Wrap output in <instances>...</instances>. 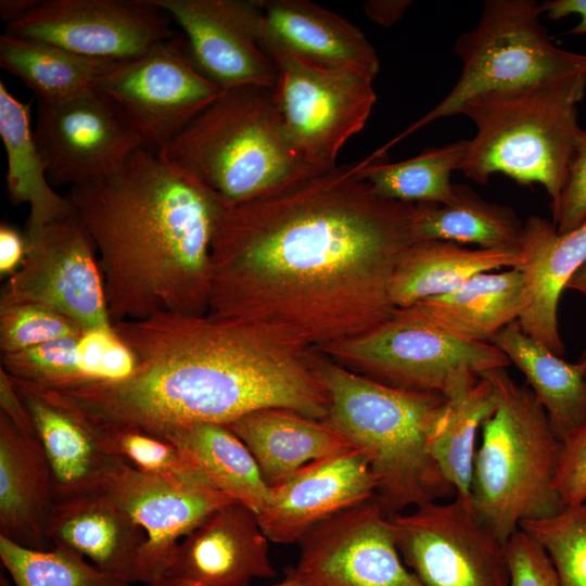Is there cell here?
Wrapping results in <instances>:
<instances>
[{
    "instance_id": "obj_1",
    "label": "cell",
    "mask_w": 586,
    "mask_h": 586,
    "mask_svg": "<svg viewBox=\"0 0 586 586\" xmlns=\"http://www.w3.org/2000/svg\"><path fill=\"white\" fill-rule=\"evenodd\" d=\"M417 203L380 196L356 165L228 205L211 244L206 315L251 323L304 351L374 329L417 241Z\"/></svg>"
},
{
    "instance_id": "obj_2",
    "label": "cell",
    "mask_w": 586,
    "mask_h": 586,
    "mask_svg": "<svg viewBox=\"0 0 586 586\" xmlns=\"http://www.w3.org/2000/svg\"><path fill=\"white\" fill-rule=\"evenodd\" d=\"M113 329L136 357L132 377L56 390L93 419L155 431L228 424L266 408L322 421L328 415L329 397L307 351L245 321L156 314Z\"/></svg>"
},
{
    "instance_id": "obj_3",
    "label": "cell",
    "mask_w": 586,
    "mask_h": 586,
    "mask_svg": "<svg viewBox=\"0 0 586 586\" xmlns=\"http://www.w3.org/2000/svg\"><path fill=\"white\" fill-rule=\"evenodd\" d=\"M98 251L110 318L206 315L211 244L225 202L144 148L66 194Z\"/></svg>"
},
{
    "instance_id": "obj_4",
    "label": "cell",
    "mask_w": 586,
    "mask_h": 586,
    "mask_svg": "<svg viewBox=\"0 0 586 586\" xmlns=\"http://www.w3.org/2000/svg\"><path fill=\"white\" fill-rule=\"evenodd\" d=\"M311 365L329 397L323 421L366 457L388 517L456 496L428 450L444 395L392 387L316 357Z\"/></svg>"
},
{
    "instance_id": "obj_5",
    "label": "cell",
    "mask_w": 586,
    "mask_h": 586,
    "mask_svg": "<svg viewBox=\"0 0 586 586\" xmlns=\"http://www.w3.org/2000/svg\"><path fill=\"white\" fill-rule=\"evenodd\" d=\"M586 75L575 74L494 91L468 101L459 114L475 125L463 175L486 183L504 174L519 184H540L557 206L579 130L577 105Z\"/></svg>"
},
{
    "instance_id": "obj_6",
    "label": "cell",
    "mask_w": 586,
    "mask_h": 586,
    "mask_svg": "<svg viewBox=\"0 0 586 586\" xmlns=\"http://www.w3.org/2000/svg\"><path fill=\"white\" fill-rule=\"evenodd\" d=\"M160 155L232 205L280 191L319 171L291 145L273 89L222 90Z\"/></svg>"
},
{
    "instance_id": "obj_7",
    "label": "cell",
    "mask_w": 586,
    "mask_h": 586,
    "mask_svg": "<svg viewBox=\"0 0 586 586\" xmlns=\"http://www.w3.org/2000/svg\"><path fill=\"white\" fill-rule=\"evenodd\" d=\"M498 405L481 426L471 484V508L499 539L507 542L528 520L563 509L555 486L563 443L532 390L506 368L486 371Z\"/></svg>"
},
{
    "instance_id": "obj_8",
    "label": "cell",
    "mask_w": 586,
    "mask_h": 586,
    "mask_svg": "<svg viewBox=\"0 0 586 586\" xmlns=\"http://www.w3.org/2000/svg\"><path fill=\"white\" fill-rule=\"evenodd\" d=\"M543 11L535 0H486L475 28L455 43L460 76L446 97L370 155L383 156L403 139L429 124L458 115L471 99L559 78L586 75V54L556 46L540 22Z\"/></svg>"
},
{
    "instance_id": "obj_9",
    "label": "cell",
    "mask_w": 586,
    "mask_h": 586,
    "mask_svg": "<svg viewBox=\"0 0 586 586\" xmlns=\"http://www.w3.org/2000/svg\"><path fill=\"white\" fill-rule=\"evenodd\" d=\"M322 349L385 385L445 397L472 386L486 371L511 365L494 344L450 336L411 307L396 308L374 329Z\"/></svg>"
},
{
    "instance_id": "obj_10",
    "label": "cell",
    "mask_w": 586,
    "mask_h": 586,
    "mask_svg": "<svg viewBox=\"0 0 586 586\" xmlns=\"http://www.w3.org/2000/svg\"><path fill=\"white\" fill-rule=\"evenodd\" d=\"M278 71L273 88L285 135L310 166H336L340 151L361 131L377 101L373 78L329 68L273 44H263Z\"/></svg>"
},
{
    "instance_id": "obj_11",
    "label": "cell",
    "mask_w": 586,
    "mask_h": 586,
    "mask_svg": "<svg viewBox=\"0 0 586 586\" xmlns=\"http://www.w3.org/2000/svg\"><path fill=\"white\" fill-rule=\"evenodd\" d=\"M95 90L126 117L143 148L157 154L222 92L198 68L186 38L177 34L118 62Z\"/></svg>"
},
{
    "instance_id": "obj_12",
    "label": "cell",
    "mask_w": 586,
    "mask_h": 586,
    "mask_svg": "<svg viewBox=\"0 0 586 586\" xmlns=\"http://www.w3.org/2000/svg\"><path fill=\"white\" fill-rule=\"evenodd\" d=\"M390 518L399 555L424 586H509L506 542L456 497Z\"/></svg>"
},
{
    "instance_id": "obj_13",
    "label": "cell",
    "mask_w": 586,
    "mask_h": 586,
    "mask_svg": "<svg viewBox=\"0 0 586 586\" xmlns=\"http://www.w3.org/2000/svg\"><path fill=\"white\" fill-rule=\"evenodd\" d=\"M24 235L25 256L1 291L0 307L36 304L85 331L113 328L97 250L75 212Z\"/></svg>"
},
{
    "instance_id": "obj_14",
    "label": "cell",
    "mask_w": 586,
    "mask_h": 586,
    "mask_svg": "<svg viewBox=\"0 0 586 586\" xmlns=\"http://www.w3.org/2000/svg\"><path fill=\"white\" fill-rule=\"evenodd\" d=\"M285 574L302 586H424L404 563L388 515L373 498L320 523Z\"/></svg>"
},
{
    "instance_id": "obj_15",
    "label": "cell",
    "mask_w": 586,
    "mask_h": 586,
    "mask_svg": "<svg viewBox=\"0 0 586 586\" xmlns=\"http://www.w3.org/2000/svg\"><path fill=\"white\" fill-rule=\"evenodd\" d=\"M170 18L153 0H47L5 33L125 62L174 37Z\"/></svg>"
},
{
    "instance_id": "obj_16",
    "label": "cell",
    "mask_w": 586,
    "mask_h": 586,
    "mask_svg": "<svg viewBox=\"0 0 586 586\" xmlns=\"http://www.w3.org/2000/svg\"><path fill=\"white\" fill-rule=\"evenodd\" d=\"M34 137L56 186L105 178L143 148L126 117L95 89L64 102H38Z\"/></svg>"
},
{
    "instance_id": "obj_17",
    "label": "cell",
    "mask_w": 586,
    "mask_h": 586,
    "mask_svg": "<svg viewBox=\"0 0 586 586\" xmlns=\"http://www.w3.org/2000/svg\"><path fill=\"white\" fill-rule=\"evenodd\" d=\"M184 34L198 68L222 90L273 89L278 71L259 39L257 0H153Z\"/></svg>"
},
{
    "instance_id": "obj_18",
    "label": "cell",
    "mask_w": 586,
    "mask_h": 586,
    "mask_svg": "<svg viewBox=\"0 0 586 586\" xmlns=\"http://www.w3.org/2000/svg\"><path fill=\"white\" fill-rule=\"evenodd\" d=\"M101 492L145 533L139 563L143 584L164 576L177 544L214 510L234 501L207 483L142 473L118 459Z\"/></svg>"
},
{
    "instance_id": "obj_19",
    "label": "cell",
    "mask_w": 586,
    "mask_h": 586,
    "mask_svg": "<svg viewBox=\"0 0 586 586\" xmlns=\"http://www.w3.org/2000/svg\"><path fill=\"white\" fill-rule=\"evenodd\" d=\"M375 498V480L356 448L315 460L277 486L259 513L270 542L298 543L328 519Z\"/></svg>"
},
{
    "instance_id": "obj_20",
    "label": "cell",
    "mask_w": 586,
    "mask_h": 586,
    "mask_svg": "<svg viewBox=\"0 0 586 586\" xmlns=\"http://www.w3.org/2000/svg\"><path fill=\"white\" fill-rule=\"evenodd\" d=\"M257 513L238 501L220 506L175 547L164 575L202 586H250L277 575Z\"/></svg>"
},
{
    "instance_id": "obj_21",
    "label": "cell",
    "mask_w": 586,
    "mask_h": 586,
    "mask_svg": "<svg viewBox=\"0 0 586 586\" xmlns=\"http://www.w3.org/2000/svg\"><path fill=\"white\" fill-rule=\"evenodd\" d=\"M10 379L50 461L56 501L100 492L105 474L117 459L103 449L93 421L65 394Z\"/></svg>"
},
{
    "instance_id": "obj_22",
    "label": "cell",
    "mask_w": 586,
    "mask_h": 586,
    "mask_svg": "<svg viewBox=\"0 0 586 586\" xmlns=\"http://www.w3.org/2000/svg\"><path fill=\"white\" fill-rule=\"evenodd\" d=\"M521 264L526 288V307L518 320L531 337L562 356L558 305L573 276L586 263V220L558 233L552 220L531 215L523 222Z\"/></svg>"
},
{
    "instance_id": "obj_23",
    "label": "cell",
    "mask_w": 586,
    "mask_h": 586,
    "mask_svg": "<svg viewBox=\"0 0 586 586\" xmlns=\"http://www.w3.org/2000/svg\"><path fill=\"white\" fill-rule=\"evenodd\" d=\"M257 2L262 46H277L323 67L353 69L373 79L378 75L377 51L348 20L307 0Z\"/></svg>"
},
{
    "instance_id": "obj_24",
    "label": "cell",
    "mask_w": 586,
    "mask_h": 586,
    "mask_svg": "<svg viewBox=\"0 0 586 586\" xmlns=\"http://www.w3.org/2000/svg\"><path fill=\"white\" fill-rule=\"evenodd\" d=\"M47 537L52 547L72 550L109 574L139 583L145 533L101 491L56 501Z\"/></svg>"
},
{
    "instance_id": "obj_25",
    "label": "cell",
    "mask_w": 586,
    "mask_h": 586,
    "mask_svg": "<svg viewBox=\"0 0 586 586\" xmlns=\"http://www.w3.org/2000/svg\"><path fill=\"white\" fill-rule=\"evenodd\" d=\"M56 502L54 475L37 436L0 412V536L26 548H53L47 537Z\"/></svg>"
},
{
    "instance_id": "obj_26",
    "label": "cell",
    "mask_w": 586,
    "mask_h": 586,
    "mask_svg": "<svg viewBox=\"0 0 586 586\" xmlns=\"http://www.w3.org/2000/svg\"><path fill=\"white\" fill-rule=\"evenodd\" d=\"M225 425L247 446L270 487L315 460L355 448L327 422L282 408L256 410Z\"/></svg>"
},
{
    "instance_id": "obj_27",
    "label": "cell",
    "mask_w": 586,
    "mask_h": 586,
    "mask_svg": "<svg viewBox=\"0 0 586 586\" xmlns=\"http://www.w3.org/2000/svg\"><path fill=\"white\" fill-rule=\"evenodd\" d=\"M526 288L519 268L482 272L453 292L410 306L458 340L492 343L526 307Z\"/></svg>"
},
{
    "instance_id": "obj_28",
    "label": "cell",
    "mask_w": 586,
    "mask_h": 586,
    "mask_svg": "<svg viewBox=\"0 0 586 586\" xmlns=\"http://www.w3.org/2000/svg\"><path fill=\"white\" fill-rule=\"evenodd\" d=\"M520 249H470L443 240L416 241L399 257L390 282L396 308L448 294L474 276L518 268Z\"/></svg>"
},
{
    "instance_id": "obj_29",
    "label": "cell",
    "mask_w": 586,
    "mask_h": 586,
    "mask_svg": "<svg viewBox=\"0 0 586 586\" xmlns=\"http://www.w3.org/2000/svg\"><path fill=\"white\" fill-rule=\"evenodd\" d=\"M525 375L547 412L556 436L564 443L586 422V378L571 364L527 335L518 321L492 341Z\"/></svg>"
},
{
    "instance_id": "obj_30",
    "label": "cell",
    "mask_w": 586,
    "mask_h": 586,
    "mask_svg": "<svg viewBox=\"0 0 586 586\" xmlns=\"http://www.w3.org/2000/svg\"><path fill=\"white\" fill-rule=\"evenodd\" d=\"M154 432L176 444L215 489L256 513L265 507L270 486L247 446L227 425L190 422Z\"/></svg>"
},
{
    "instance_id": "obj_31",
    "label": "cell",
    "mask_w": 586,
    "mask_h": 586,
    "mask_svg": "<svg viewBox=\"0 0 586 586\" xmlns=\"http://www.w3.org/2000/svg\"><path fill=\"white\" fill-rule=\"evenodd\" d=\"M29 103H23L0 81V137L7 160V190L14 204L27 203L26 230H36L74 212L68 199L49 184L46 165L29 123Z\"/></svg>"
},
{
    "instance_id": "obj_32",
    "label": "cell",
    "mask_w": 586,
    "mask_h": 586,
    "mask_svg": "<svg viewBox=\"0 0 586 586\" xmlns=\"http://www.w3.org/2000/svg\"><path fill=\"white\" fill-rule=\"evenodd\" d=\"M117 63L8 33L0 36L1 67L21 79L37 102H64L94 90Z\"/></svg>"
},
{
    "instance_id": "obj_33",
    "label": "cell",
    "mask_w": 586,
    "mask_h": 586,
    "mask_svg": "<svg viewBox=\"0 0 586 586\" xmlns=\"http://www.w3.org/2000/svg\"><path fill=\"white\" fill-rule=\"evenodd\" d=\"M523 222L511 207L485 201L464 184H455L454 196L445 204L417 203V241L520 249Z\"/></svg>"
},
{
    "instance_id": "obj_34",
    "label": "cell",
    "mask_w": 586,
    "mask_h": 586,
    "mask_svg": "<svg viewBox=\"0 0 586 586\" xmlns=\"http://www.w3.org/2000/svg\"><path fill=\"white\" fill-rule=\"evenodd\" d=\"M445 409L428 441V450L456 498L470 504L476 435L498 405L493 383L481 375L472 386L446 397Z\"/></svg>"
},
{
    "instance_id": "obj_35",
    "label": "cell",
    "mask_w": 586,
    "mask_h": 586,
    "mask_svg": "<svg viewBox=\"0 0 586 586\" xmlns=\"http://www.w3.org/2000/svg\"><path fill=\"white\" fill-rule=\"evenodd\" d=\"M467 145L468 140H458L400 162L383 161L381 156L355 165L359 176L382 198L445 204L454 196L451 174L461 169Z\"/></svg>"
},
{
    "instance_id": "obj_36",
    "label": "cell",
    "mask_w": 586,
    "mask_h": 586,
    "mask_svg": "<svg viewBox=\"0 0 586 586\" xmlns=\"http://www.w3.org/2000/svg\"><path fill=\"white\" fill-rule=\"evenodd\" d=\"M0 559L14 586H131L66 548L30 549L0 536Z\"/></svg>"
},
{
    "instance_id": "obj_37",
    "label": "cell",
    "mask_w": 586,
    "mask_h": 586,
    "mask_svg": "<svg viewBox=\"0 0 586 586\" xmlns=\"http://www.w3.org/2000/svg\"><path fill=\"white\" fill-rule=\"evenodd\" d=\"M89 418L103 449L112 458L142 473L209 484L183 451L165 436L133 423Z\"/></svg>"
},
{
    "instance_id": "obj_38",
    "label": "cell",
    "mask_w": 586,
    "mask_h": 586,
    "mask_svg": "<svg viewBox=\"0 0 586 586\" xmlns=\"http://www.w3.org/2000/svg\"><path fill=\"white\" fill-rule=\"evenodd\" d=\"M520 528L547 551L559 586H586V505L563 507L556 515L528 520Z\"/></svg>"
},
{
    "instance_id": "obj_39",
    "label": "cell",
    "mask_w": 586,
    "mask_h": 586,
    "mask_svg": "<svg viewBox=\"0 0 586 586\" xmlns=\"http://www.w3.org/2000/svg\"><path fill=\"white\" fill-rule=\"evenodd\" d=\"M62 337L12 354L1 355V368L11 377L54 390L82 384L77 342Z\"/></svg>"
},
{
    "instance_id": "obj_40",
    "label": "cell",
    "mask_w": 586,
    "mask_h": 586,
    "mask_svg": "<svg viewBox=\"0 0 586 586\" xmlns=\"http://www.w3.org/2000/svg\"><path fill=\"white\" fill-rule=\"evenodd\" d=\"M84 329L66 316L36 304L0 307L2 354L17 353L62 337H79Z\"/></svg>"
},
{
    "instance_id": "obj_41",
    "label": "cell",
    "mask_w": 586,
    "mask_h": 586,
    "mask_svg": "<svg viewBox=\"0 0 586 586\" xmlns=\"http://www.w3.org/2000/svg\"><path fill=\"white\" fill-rule=\"evenodd\" d=\"M509 586H559L555 566L544 547L519 528L506 542Z\"/></svg>"
},
{
    "instance_id": "obj_42",
    "label": "cell",
    "mask_w": 586,
    "mask_h": 586,
    "mask_svg": "<svg viewBox=\"0 0 586 586\" xmlns=\"http://www.w3.org/2000/svg\"><path fill=\"white\" fill-rule=\"evenodd\" d=\"M558 233L569 232L586 220V130L581 129L557 206L551 211Z\"/></svg>"
},
{
    "instance_id": "obj_43",
    "label": "cell",
    "mask_w": 586,
    "mask_h": 586,
    "mask_svg": "<svg viewBox=\"0 0 586 586\" xmlns=\"http://www.w3.org/2000/svg\"><path fill=\"white\" fill-rule=\"evenodd\" d=\"M555 486L563 507L586 502V422L563 443Z\"/></svg>"
},
{
    "instance_id": "obj_44",
    "label": "cell",
    "mask_w": 586,
    "mask_h": 586,
    "mask_svg": "<svg viewBox=\"0 0 586 586\" xmlns=\"http://www.w3.org/2000/svg\"><path fill=\"white\" fill-rule=\"evenodd\" d=\"M114 335L115 331L111 328L86 330L79 336L77 353L82 377V384L79 386L102 383L101 364L104 352Z\"/></svg>"
},
{
    "instance_id": "obj_45",
    "label": "cell",
    "mask_w": 586,
    "mask_h": 586,
    "mask_svg": "<svg viewBox=\"0 0 586 586\" xmlns=\"http://www.w3.org/2000/svg\"><path fill=\"white\" fill-rule=\"evenodd\" d=\"M0 412L24 435L37 436L36 431L18 393L8 373L0 369Z\"/></svg>"
},
{
    "instance_id": "obj_46",
    "label": "cell",
    "mask_w": 586,
    "mask_h": 586,
    "mask_svg": "<svg viewBox=\"0 0 586 586\" xmlns=\"http://www.w3.org/2000/svg\"><path fill=\"white\" fill-rule=\"evenodd\" d=\"M26 250L25 235L14 227L0 226V273L11 276L22 264Z\"/></svg>"
},
{
    "instance_id": "obj_47",
    "label": "cell",
    "mask_w": 586,
    "mask_h": 586,
    "mask_svg": "<svg viewBox=\"0 0 586 586\" xmlns=\"http://www.w3.org/2000/svg\"><path fill=\"white\" fill-rule=\"evenodd\" d=\"M543 14L551 20H559L569 15H577L578 23L566 34L586 35V0H551L540 3Z\"/></svg>"
},
{
    "instance_id": "obj_48",
    "label": "cell",
    "mask_w": 586,
    "mask_h": 586,
    "mask_svg": "<svg viewBox=\"0 0 586 586\" xmlns=\"http://www.w3.org/2000/svg\"><path fill=\"white\" fill-rule=\"evenodd\" d=\"M411 3L410 0H369L365 3L364 11L375 24L390 27L404 16Z\"/></svg>"
},
{
    "instance_id": "obj_49",
    "label": "cell",
    "mask_w": 586,
    "mask_h": 586,
    "mask_svg": "<svg viewBox=\"0 0 586 586\" xmlns=\"http://www.w3.org/2000/svg\"><path fill=\"white\" fill-rule=\"evenodd\" d=\"M39 2L38 0H1L0 18L8 26L26 16Z\"/></svg>"
},
{
    "instance_id": "obj_50",
    "label": "cell",
    "mask_w": 586,
    "mask_h": 586,
    "mask_svg": "<svg viewBox=\"0 0 586 586\" xmlns=\"http://www.w3.org/2000/svg\"><path fill=\"white\" fill-rule=\"evenodd\" d=\"M566 289L573 290L586 298V263L573 276Z\"/></svg>"
},
{
    "instance_id": "obj_51",
    "label": "cell",
    "mask_w": 586,
    "mask_h": 586,
    "mask_svg": "<svg viewBox=\"0 0 586 586\" xmlns=\"http://www.w3.org/2000/svg\"><path fill=\"white\" fill-rule=\"evenodd\" d=\"M143 586H202V585L190 582V581L164 575L149 583H144Z\"/></svg>"
},
{
    "instance_id": "obj_52",
    "label": "cell",
    "mask_w": 586,
    "mask_h": 586,
    "mask_svg": "<svg viewBox=\"0 0 586 586\" xmlns=\"http://www.w3.org/2000/svg\"><path fill=\"white\" fill-rule=\"evenodd\" d=\"M272 586H302L296 581H294L291 576L286 575L284 576V579L276 585Z\"/></svg>"
},
{
    "instance_id": "obj_53",
    "label": "cell",
    "mask_w": 586,
    "mask_h": 586,
    "mask_svg": "<svg viewBox=\"0 0 586 586\" xmlns=\"http://www.w3.org/2000/svg\"><path fill=\"white\" fill-rule=\"evenodd\" d=\"M578 365L581 366L583 372H584V375L586 378V349L584 351V353L581 355L579 359L577 360Z\"/></svg>"
},
{
    "instance_id": "obj_54",
    "label": "cell",
    "mask_w": 586,
    "mask_h": 586,
    "mask_svg": "<svg viewBox=\"0 0 586 586\" xmlns=\"http://www.w3.org/2000/svg\"><path fill=\"white\" fill-rule=\"evenodd\" d=\"M585 505H586V502H585Z\"/></svg>"
}]
</instances>
